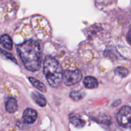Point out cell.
I'll use <instances>...</instances> for the list:
<instances>
[{"instance_id": "obj_4", "label": "cell", "mask_w": 131, "mask_h": 131, "mask_svg": "<svg viewBox=\"0 0 131 131\" xmlns=\"http://www.w3.org/2000/svg\"><path fill=\"white\" fill-rule=\"evenodd\" d=\"M82 78V73L78 69L66 71L63 74V81L67 86H72L78 83Z\"/></svg>"}, {"instance_id": "obj_9", "label": "cell", "mask_w": 131, "mask_h": 131, "mask_svg": "<svg viewBox=\"0 0 131 131\" xmlns=\"http://www.w3.org/2000/svg\"><path fill=\"white\" fill-rule=\"evenodd\" d=\"M31 95L33 99L38 105L41 107L46 106V99L45 98L43 95H41L38 92H33Z\"/></svg>"}, {"instance_id": "obj_7", "label": "cell", "mask_w": 131, "mask_h": 131, "mask_svg": "<svg viewBox=\"0 0 131 131\" xmlns=\"http://www.w3.org/2000/svg\"><path fill=\"white\" fill-rule=\"evenodd\" d=\"M0 43L5 48L8 50H11L13 48L12 40L7 34H3L0 37Z\"/></svg>"}, {"instance_id": "obj_14", "label": "cell", "mask_w": 131, "mask_h": 131, "mask_svg": "<svg viewBox=\"0 0 131 131\" xmlns=\"http://www.w3.org/2000/svg\"><path fill=\"white\" fill-rule=\"evenodd\" d=\"M0 53H1L2 55H3L5 57L7 58L8 59H10V60H12L13 62H15L17 64L16 59H15V57H13V55H12V54L9 53L8 52H7V51H5V50H2V49H1V48H0Z\"/></svg>"}, {"instance_id": "obj_8", "label": "cell", "mask_w": 131, "mask_h": 131, "mask_svg": "<svg viewBox=\"0 0 131 131\" xmlns=\"http://www.w3.org/2000/svg\"><path fill=\"white\" fill-rule=\"evenodd\" d=\"M83 83L85 87L88 89H95L99 85L97 80L93 77H86L84 79Z\"/></svg>"}, {"instance_id": "obj_6", "label": "cell", "mask_w": 131, "mask_h": 131, "mask_svg": "<svg viewBox=\"0 0 131 131\" xmlns=\"http://www.w3.org/2000/svg\"><path fill=\"white\" fill-rule=\"evenodd\" d=\"M17 109V102L14 98H8L6 101V110L9 113H14Z\"/></svg>"}, {"instance_id": "obj_12", "label": "cell", "mask_w": 131, "mask_h": 131, "mask_svg": "<svg viewBox=\"0 0 131 131\" xmlns=\"http://www.w3.org/2000/svg\"><path fill=\"white\" fill-rule=\"evenodd\" d=\"M70 121L74 126L77 127H83L85 123L83 120L76 116H72L70 118Z\"/></svg>"}, {"instance_id": "obj_10", "label": "cell", "mask_w": 131, "mask_h": 131, "mask_svg": "<svg viewBox=\"0 0 131 131\" xmlns=\"http://www.w3.org/2000/svg\"><path fill=\"white\" fill-rule=\"evenodd\" d=\"M29 80L30 81V82L31 83V84L34 86L35 88H37V89L39 90V91H42V92H46L47 89H46V86L43 84V83H42L41 82H40L39 80H38L36 78H33V77H29Z\"/></svg>"}, {"instance_id": "obj_3", "label": "cell", "mask_w": 131, "mask_h": 131, "mask_svg": "<svg viewBox=\"0 0 131 131\" xmlns=\"http://www.w3.org/2000/svg\"><path fill=\"white\" fill-rule=\"evenodd\" d=\"M116 120L121 127L124 128H131L130 107H122L116 114Z\"/></svg>"}, {"instance_id": "obj_1", "label": "cell", "mask_w": 131, "mask_h": 131, "mask_svg": "<svg viewBox=\"0 0 131 131\" xmlns=\"http://www.w3.org/2000/svg\"><path fill=\"white\" fill-rule=\"evenodd\" d=\"M17 50L28 70L35 71L39 69L42 61V51L37 41L29 39L24 41L17 46Z\"/></svg>"}, {"instance_id": "obj_5", "label": "cell", "mask_w": 131, "mask_h": 131, "mask_svg": "<svg viewBox=\"0 0 131 131\" xmlns=\"http://www.w3.org/2000/svg\"><path fill=\"white\" fill-rule=\"evenodd\" d=\"M37 118V113L35 110L28 108L23 113V119L24 123L31 124L34 123Z\"/></svg>"}, {"instance_id": "obj_15", "label": "cell", "mask_w": 131, "mask_h": 131, "mask_svg": "<svg viewBox=\"0 0 131 131\" xmlns=\"http://www.w3.org/2000/svg\"><path fill=\"white\" fill-rule=\"evenodd\" d=\"M127 41L128 43L131 46V28L129 30L127 35Z\"/></svg>"}, {"instance_id": "obj_13", "label": "cell", "mask_w": 131, "mask_h": 131, "mask_svg": "<svg viewBox=\"0 0 131 131\" xmlns=\"http://www.w3.org/2000/svg\"><path fill=\"white\" fill-rule=\"evenodd\" d=\"M115 74L121 77H125L129 74V70L124 67H118L115 69Z\"/></svg>"}, {"instance_id": "obj_2", "label": "cell", "mask_w": 131, "mask_h": 131, "mask_svg": "<svg viewBox=\"0 0 131 131\" xmlns=\"http://www.w3.org/2000/svg\"><path fill=\"white\" fill-rule=\"evenodd\" d=\"M43 73L49 84L58 87L63 82V72L58 62L51 57L46 58L43 62Z\"/></svg>"}, {"instance_id": "obj_11", "label": "cell", "mask_w": 131, "mask_h": 131, "mask_svg": "<svg viewBox=\"0 0 131 131\" xmlns=\"http://www.w3.org/2000/svg\"><path fill=\"white\" fill-rule=\"evenodd\" d=\"M85 93L82 91H72L70 93V96L74 101H79L84 98Z\"/></svg>"}]
</instances>
